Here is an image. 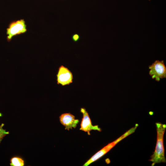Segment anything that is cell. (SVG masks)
I'll return each instance as SVG.
<instances>
[{"label":"cell","mask_w":166,"mask_h":166,"mask_svg":"<svg viewBox=\"0 0 166 166\" xmlns=\"http://www.w3.org/2000/svg\"><path fill=\"white\" fill-rule=\"evenodd\" d=\"M157 131V140L154 151L151 156L149 161L152 162V166L156 164L165 163L163 139L166 129V125L161 123H156Z\"/></svg>","instance_id":"cell-1"},{"label":"cell","mask_w":166,"mask_h":166,"mask_svg":"<svg viewBox=\"0 0 166 166\" xmlns=\"http://www.w3.org/2000/svg\"><path fill=\"white\" fill-rule=\"evenodd\" d=\"M138 126V124H136L134 127L132 128L127 131L116 140L112 142L109 143L104 147L88 160L83 164V166H88L101 157L108 152L119 142L134 132Z\"/></svg>","instance_id":"cell-2"},{"label":"cell","mask_w":166,"mask_h":166,"mask_svg":"<svg viewBox=\"0 0 166 166\" xmlns=\"http://www.w3.org/2000/svg\"><path fill=\"white\" fill-rule=\"evenodd\" d=\"M148 68L149 74L152 79L159 81L161 79L166 78V67L163 60H156Z\"/></svg>","instance_id":"cell-3"},{"label":"cell","mask_w":166,"mask_h":166,"mask_svg":"<svg viewBox=\"0 0 166 166\" xmlns=\"http://www.w3.org/2000/svg\"><path fill=\"white\" fill-rule=\"evenodd\" d=\"M27 31L26 26L23 19L12 22L7 29V39L10 42L12 38L17 35L23 34Z\"/></svg>","instance_id":"cell-4"},{"label":"cell","mask_w":166,"mask_h":166,"mask_svg":"<svg viewBox=\"0 0 166 166\" xmlns=\"http://www.w3.org/2000/svg\"><path fill=\"white\" fill-rule=\"evenodd\" d=\"M56 76L57 84L62 86L69 85L73 82L72 72L68 68L63 65L59 67Z\"/></svg>","instance_id":"cell-5"},{"label":"cell","mask_w":166,"mask_h":166,"mask_svg":"<svg viewBox=\"0 0 166 166\" xmlns=\"http://www.w3.org/2000/svg\"><path fill=\"white\" fill-rule=\"evenodd\" d=\"M80 112L83 115L79 129L80 130L87 132L89 135H90V132L92 130L101 131V129L98 125H93L92 124L89 113L85 108H81Z\"/></svg>","instance_id":"cell-6"},{"label":"cell","mask_w":166,"mask_h":166,"mask_svg":"<svg viewBox=\"0 0 166 166\" xmlns=\"http://www.w3.org/2000/svg\"><path fill=\"white\" fill-rule=\"evenodd\" d=\"M59 120L61 123L65 127V129L68 130L75 128L79 122V120L76 119L75 117L70 113L62 114L59 117Z\"/></svg>","instance_id":"cell-7"},{"label":"cell","mask_w":166,"mask_h":166,"mask_svg":"<svg viewBox=\"0 0 166 166\" xmlns=\"http://www.w3.org/2000/svg\"><path fill=\"white\" fill-rule=\"evenodd\" d=\"M10 165L11 166H23L24 165V160L21 158L14 157L11 159Z\"/></svg>","instance_id":"cell-8"},{"label":"cell","mask_w":166,"mask_h":166,"mask_svg":"<svg viewBox=\"0 0 166 166\" xmlns=\"http://www.w3.org/2000/svg\"><path fill=\"white\" fill-rule=\"evenodd\" d=\"M4 125L3 123L0 125V144L3 138L9 133L8 131L4 128Z\"/></svg>","instance_id":"cell-9"},{"label":"cell","mask_w":166,"mask_h":166,"mask_svg":"<svg viewBox=\"0 0 166 166\" xmlns=\"http://www.w3.org/2000/svg\"><path fill=\"white\" fill-rule=\"evenodd\" d=\"M80 38L79 35L77 34H74L72 37L73 40L75 42H77L79 40Z\"/></svg>","instance_id":"cell-10"},{"label":"cell","mask_w":166,"mask_h":166,"mask_svg":"<svg viewBox=\"0 0 166 166\" xmlns=\"http://www.w3.org/2000/svg\"><path fill=\"white\" fill-rule=\"evenodd\" d=\"M0 116H1V114H0Z\"/></svg>","instance_id":"cell-11"},{"label":"cell","mask_w":166,"mask_h":166,"mask_svg":"<svg viewBox=\"0 0 166 166\" xmlns=\"http://www.w3.org/2000/svg\"><path fill=\"white\" fill-rule=\"evenodd\" d=\"M148 1H150V0H148Z\"/></svg>","instance_id":"cell-12"}]
</instances>
